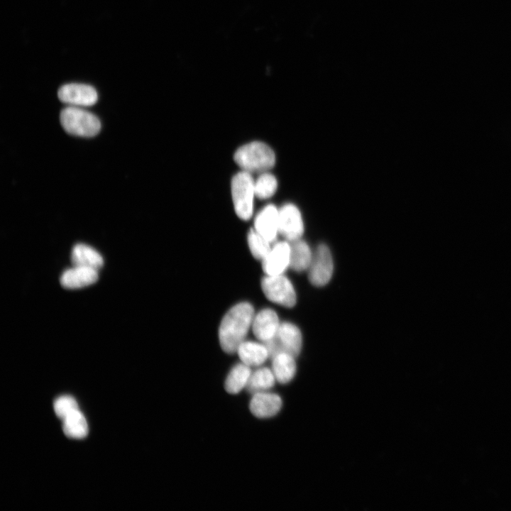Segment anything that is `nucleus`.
I'll return each mask as SVG.
<instances>
[{
	"mask_svg": "<svg viewBox=\"0 0 511 511\" xmlns=\"http://www.w3.org/2000/svg\"><path fill=\"white\" fill-rule=\"evenodd\" d=\"M254 229L270 243L273 242L279 233V209L273 204L265 206L255 219Z\"/></svg>",
	"mask_w": 511,
	"mask_h": 511,
	"instance_id": "ddd939ff",
	"label": "nucleus"
},
{
	"mask_svg": "<svg viewBox=\"0 0 511 511\" xmlns=\"http://www.w3.org/2000/svg\"><path fill=\"white\" fill-rule=\"evenodd\" d=\"M256 197L268 199L272 197L278 188V180L271 173L264 172L254 181Z\"/></svg>",
	"mask_w": 511,
	"mask_h": 511,
	"instance_id": "4be33fe9",
	"label": "nucleus"
},
{
	"mask_svg": "<svg viewBox=\"0 0 511 511\" xmlns=\"http://www.w3.org/2000/svg\"><path fill=\"white\" fill-rule=\"evenodd\" d=\"M290 244L287 241H280L270 248L267 256L262 260L263 270L266 275H281L290 264Z\"/></svg>",
	"mask_w": 511,
	"mask_h": 511,
	"instance_id": "9d476101",
	"label": "nucleus"
},
{
	"mask_svg": "<svg viewBox=\"0 0 511 511\" xmlns=\"http://www.w3.org/2000/svg\"><path fill=\"white\" fill-rule=\"evenodd\" d=\"M254 180L250 172L241 171L231 180V195L237 216L243 220L249 219L253 211L256 197Z\"/></svg>",
	"mask_w": 511,
	"mask_h": 511,
	"instance_id": "20e7f679",
	"label": "nucleus"
},
{
	"mask_svg": "<svg viewBox=\"0 0 511 511\" xmlns=\"http://www.w3.org/2000/svg\"><path fill=\"white\" fill-rule=\"evenodd\" d=\"M59 99L70 106H90L98 99L96 89L88 84L70 83L62 86L57 92Z\"/></svg>",
	"mask_w": 511,
	"mask_h": 511,
	"instance_id": "6e6552de",
	"label": "nucleus"
},
{
	"mask_svg": "<svg viewBox=\"0 0 511 511\" xmlns=\"http://www.w3.org/2000/svg\"><path fill=\"white\" fill-rule=\"evenodd\" d=\"M280 326L275 312L271 309H264L254 315L251 328L255 336L265 343L276 336Z\"/></svg>",
	"mask_w": 511,
	"mask_h": 511,
	"instance_id": "9b49d317",
	"label": "nucleus"
},
{
	"mask_svg": "<svg viewBox=\"0 0 511 511\" xmlns=\"http://www.w3.org/2000/svg\"><path fill=\"white\" fill-rule=\"evenodd\" d=\"M71 261L74 266L100 269L104 264L101 256L92 247L79 243L74 246L71 253Z\"/></svg>",
	"mask_w": 511,
	"mask_h": 511,
	"instance_id": "dca6fc26",
	"label": "nucleus"
},
{
	"mask_svg": "<svg viewBox=\"0 0 511 511\" xmlns=\"http://www.w3.org/2000/svg\"><path fill=\"white\" fill-rule=\"evenodd\" d=\"M304 232V224L300 209L293 204H284L279 209V233L287 240L300 239Z\"/></svg>",
	"mask_w": 511,
	"mask_h": 511,
	"instance_id": "1a4fd4ad",
	"label": "nucleus"
},
{
	"mask_svg": "<svg viewBox=\"0 0 511 511\" xmlns=\"http://www.w3.org/2000/svg\"><path fill=\"white\" fill-rule=\"evenodd\" d=\"M62 429L67 436L75 439L84 438L88 433L86 419L79 409L62 419Z\"/></svg>",
	"mask_w": 511,
	"mask_h": 511,
	"instance_id": "aec40b11",
	"label": "nucleus"
},
{
	"mask_svg": "<svg viewBox=\"0 0 511 511\" xmlns=\"http://www.w3.org/2000/svg\"><path fill=\"white\" fill-rule=\"evenodd\" d=\"M280 397L268 391L253 394L250 401V410L258 418H269L278 413L282 407Z\"/></svg>",
	"mask_w": 511,
	"mask_h": 511,
	"instance_id": "f8f14e48",
	"label": "nucleus"
},
{
	"mask_svg": "<svg viewBox=\"0 0 511 511\" xmlns=\"http://www.w3.org/2000/svg\"><path fill=\"white\" fill-rule=\"evenodd\" d=\"M252 371L251 367L243 363L235 365L229 371L224 383L226 390L237 394L246 388Z\"/></svg>",
	"mask_w": 511,
	"mask_h": 511,
	"instance_id": "a211bd4d",
	"label": "nucleus"
},
{
	"mask_svg": "<svg viewBox=\"0 0 511 511\" xmlns=\"http://www.w3.org/2000/svg\"><path fill=\"white\" fill-rule=\"evenodd\" d=\"M98 278V272L94 269L75 266L63 273L60 283L65 288L77 289L94 283Z\"/></svg>",
	"mask_w": 511,
	"mask_h": 511,
	"instance_id": "4468645a",
	"label": "nucleus"
},
{
	"mask_svg": "<svg viewBox=\"0 0 511 511\" xmlns=\"http://www.w3.org/2000/svg\"><path fill=\"white\" fill-rule=\"evenodd\" d=\"M78 409L76 400L71 396L63 395L54 402V410L56 415L64 419L69 414Z\"/></svg>",
	"mask_w": 511,
	"mask_h": 511,
	"instance_id": "b1692460",
	"label": "nucleus"
},
{
	"mask_svg": "<svg viewBox=\"0 0 511 511\" xmlns=\"http://www.w3.org/2000/svg\"><path fill=\"white\" fill-rule=\"evenodd\" d=\"M265 297L276 304L292 307L296 303V293L291 282L282 274L266 275L261 282Z\"/></svg>",
	"mask_w": 511,
	"mask_h": 511,
	"instance_id": "423d86ee",
	"label": "nucleus"
},
{
	"mask_svg": "<svg viewBox=\"0 0 511 511\" xmlns=\"http://www.w3.org/2000/svg\"><path fill=\"white\" fill-rule=\"evenodd\" d=\"M272 370L276 381L289 383L296 373L295 356L287 352H280L272 357Z\"/></svg>",
	"mask_w": 511,
	"mask_h": 511,
	"instance_id": "f3484780",
	"label": "nucleus"
},
{
	"mask_svg": "<svg viewBox=\"0 0 511 511\" xmlns=\"http://www.w3.org/2000/svg\"><path fill=\"white\" fill-rule=\"evenodd\" d=\"M310 282L322 287L331 280L334 271V263L331 251L326 244L318 246L309 267Z\"/></svg>",
	"mask_w": 511,
	"mask_h": 511,
	"instance_id": "0eeeda50",
	"label": "nucleus"
},
{
	"mask_svg": "<svg viewBox=\"0 0 511 511\" xmlns=\"http://www.w3.org/2000/svg\"><path fill=\"white\" fill-rule=\"evenodd\" d=\"M254 315L253 307L248 302L234 305L224 315L219 329V339L226 353L236 352L252 326Z\"/></svg>",
	"mask_w": 511,
	"mask_h": 511,
	"instance_id": "f257e3e1",
	"label": "nucleus"
},
{
	"mask_svg": "<svg viewBox=\"0 0 511 511\" xmlns=\"http://www.w3.org/2000/svg\"><path fill=\"white\" fill-rule=\"evenodd\" d=\"M234 160L243 171L264 172L273 167L275 155L272 148L260 141H253L237 149Z\"/></svg>",
	"mask_w": 511,
	"mask_h": 511,
	"instance_id": "f03ea898",
	"label": "nucleus"
},
{
	"mask_svg": "<svg viewBox=\"0 0 511 511\" xmlns=\"http://www.w3.org/2000/svg\"><path fill=\"white\" fill-rule=\"evenodd\" d=\"M264 344L270 358L280 352H287L295 357L301 351L302 334L295 324L284 322L280 324L276 336Z\"/></svg>",
	"mask_w": 511,
	"mask_h": 511,
	"instance_id": "39448f33",
	"label": "nucleus"
},
{
	"mask_svg": "<svg viewBox=\"0 0 511 511\" xmlns=\"http://www.w3.org/2000/svg\"><path fill=\"white\" fill-rule=\"evenodd\" d=\"M276 381L272 369L263 367L252 372L246 388L252 394L268 391Z\"/></svg>",
	"mask_w": 511,
	"mask_h": 511,
	"instance_id": "412c9836",
	"label": "nucleus"
},
{
	"mask_svg": "<svg viewBox=\"0 0 511 511\" xmlns=\"http://www.w3.org/2000/svg\"><path fill=\"white\" fill-rule=\"evenodd\" d=\"M292 242L290 267L298 272L308 269L313 257L309 245L300 238Z\"/></svg>",
	"mask_w": 511,
	"mask_h": 511,
	"instance_id": "6ab92c4d",
	"label": "nucleus"
},
{
	"mask_svg": "<svg viewBox=\"0 0 511 511\" xmlns=\"http://www.w3.org/2000/svg\"><path fill=\"white\" fill-rule=\"evenodd\" d=\"M60 123L65 131L73 136L92 137L101 129L99 119L79 106H70L61 111Z\"/></svg>",
	"mask_w": 511,
	"mask_h": 511,
	"instance_id": "7ed1b4c3",
	"label": "nucleus"
},
{
	"mask_svg": "<svg viewBox=\"0 0 511 511\" xmlns=\"http://www.w3.org/2000/svg\"><path fill=\"white\" fill-rule=\"evenodd\" d=\"M248 244L252 255L258 260H263L270 250V242L251 229L248 233Z\"/></svg>",
	"mask_w": 511,
	"mask_h": 511,
	"instance_id": "5701e85b",
	"label": "nucleus"
},
{
	"mask_svg": "<svg viewBox=\"0 0 511 511\" xmlns=\"http://www.w3.org/2000/svg\"><path fill=\"white\" fill-rule=\"evenodd\" d=\"M241 362L250 367L262 365L269 356L265 344L254 341H243L236 351Z\"/></svg>",
	"mask_w": 511,
	"mask_h": 511,
	"instance_id": "2eb2a0df",
	"label": "nucleus"
}]
</instances>
